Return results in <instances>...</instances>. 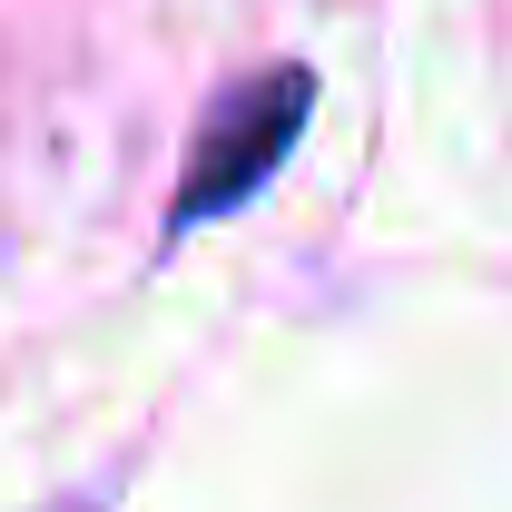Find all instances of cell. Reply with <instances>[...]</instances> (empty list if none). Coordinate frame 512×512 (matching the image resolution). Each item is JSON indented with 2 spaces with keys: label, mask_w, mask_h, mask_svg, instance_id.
<instances>
[{
  "label": "cell",
  "mask_w": 512,
  "mask_h": 512,
  "mask_svg": "<svg viewBox=\"0 0 512 512\" xmlns=\"http://www.w3.org/2000/svg\"><path fill=\"white\" fill-rule=\"evenodd\" d=\"M306 79L296 69H266V79H247L217 119H207V148H197L188 188H178V227H197V217H217V207H237V197L286 158V138H296V119H306Z\"/></svg>",
  "instance_id": "1"
}]
</instances>
